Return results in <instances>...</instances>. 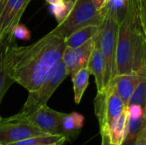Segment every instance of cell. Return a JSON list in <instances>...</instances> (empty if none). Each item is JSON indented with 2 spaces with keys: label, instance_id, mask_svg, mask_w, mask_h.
Segmentation results:
<instances>
[{
  "label": "cell",
  "instance_id": "10",
  "mask_svg": "<svg viewBox=\"0 0 146 145\" xmlns=\"http://www.w3.org/2000/svg\"><path fill=\"white\" fill-rule=\"evenodd\" d=\"M31 0H7L0 13V36L11 32L19 23L22 14Z\"/></svg>",
  "mask_w": 146,
  "mask_h": 145
},
{
  "label": "cell",
  "instance_id": "12",
  "mask_svg": "<svg viewBox=\"0 0 146 145\" xmlns=\"http://www.w3.org/2000/svg\"><path fill=\"white\" fill-rule=\"evenodd\" d=\"M87 68L91 74H92L95 78L98 92L103 91L106 87V62L101 50L97 45H95V48L91 55Z\"/></svg>",
  "mask_w": 146,
  "mask_h": 145
},
{
  "label": "cell",
  "instance_id": "8",
  "mask_svg": "<svg viewBox=\"0 0 146 145\" xmlns=\"http://www.w3.org/2000/svg\"><path fill=\"white\" fill-rule=\"evenodd\" d=\"M96 36L80 47H67L65 49L62 56V62L65 64L69 76H72L74 73L82 68H87L91 55L96 45Z\"/></svg>",
  "mask_w": 146,
  "mask_h": 145
},
{
  "label": "cell",
  "instance_id": "16",
  "mask_svg": "<svg viewBox=\"0 0 146 145\" xmlns=\"http://www.w3.org/2000/svg\"><path fill=\"white\" fill-rule=\"evenodd\" d=\"M127 108L122 113V115L112 124L110 128L107 132H101L105 133L110 144L113 145H122L124 140L127 136Z\"/></svg>",
  "mask_w": 146,
  "mask_h": 145
},
{
  "label": "cell",
  "instance_id": "24",
  "mask_svg": "<svg viewBox=\"0 0 146 145\" xmlns=\"http://www.w3.org/2000/svg\"><path fill=\"white\" fill-rule=\"evenodd\" d=\"M133 145H146V117Z\"/></svg>",
  "mask_w": 146,
  "mask_h": 145
},
{
  "label": "cell",
  "instance_id": "9",
  "mask_svg": "<svg viewBox=\"0 0 146 145\" xmlns=\"http://www.w3.org/2000/svg\"><path fill=\"white\" fill-rule=\"evenodd\" d=\"M63 113L56 111L44 105L26 118L43 132L59 135V125Z\"/></svg>",
  "mask_w": 146,
  "mask_h": 145
},
{
  "label": "cell",
  "instance_id": "19",
  "mask_svg": "<svg viewBox=\"0 0 146 145\" xmlns=\"http://www.w3.org/2000/svg\"><path fill=\"white\" fill-rule=\"evenodd\" d=\"M75 3V0H65L50 4V11L54 15L58 24L62 23L70 14Z\"/></svg>",
  "mask_w": 146,
  "mask_h": 145
},
{
  "label": "cell",
  "instance_id": "23",
  "mask_svg": "<svg viewBox=\"0 0 146 145\" xmlns=\"http://www.w3.org/2000/svg\"><path fill=\"white\" fill-rule=\"evenodd\" d=\"M139 12L142 27L146 33V0H139Z\"/></svg>",
  "mask_w": 146,
  "mask_h": 145
},
{
  "label": "cell",
  "instance_id": "27",
  "mask_svg": "<svg viewBox=\"0 0 146 145\" xmlns=\"http://www.w3.org/2000/svg\"><path fill=\"white\" fill-rule=\"evenodd\" d=\"M65 141H66V138H63V139H62V140H60V141H58V142H56V143H55V144H52L49 145H62L64 144Z\"/></svg>",
  "mask_w": 146,
  "mask_h": 145
},
{
  "label": "cell",
  "instance_id": "17",
  "mask_svg": "<svg viewBox=\"0 0 146 145\" xmlns=\"http://www.w3.org/2000/svg\"><path fill=\"white\" fill-rule=\"evenodd\" d=\"M91 75L90 71L87 68H82L74 73L71 78L74 85V102L76 104H79L81 101V98L89 85V77Z\"/></svg>",
  "mask_w": 146,
  "mask_h": 145
},
{
  "label": "cell",
  "instance_id": "6",
  "mask_svg": "<svg viewBox=\"0 0 146 145\" xmlns=\"http://www.w3.org/2000/svg\"><path fill=\"white\" fill-rule=\"evenodd\" d=\"M68 76H69L68 70L63 62H62L53 75L38 90L29 92L28 97L18 115L21 117H27L39 108L47 105V102L52 94Z\"/></svg>",
  "mask_w": 146,
  "mask_h": 145
},
{
  "label": "cell",
  "instance_id": "3",
  "mask_svg": "<svg viewBox=\"0 0 146 145\" xmlns=\"http://www.w3.org/2000/svg\"><path fill=\"white\" fill-rule=\"evenodd\" d=\"M105 10H98L92 0H75L74 6L68 16L56 26L50 33L66 38L75 31L89 26L100 25Z\"/></svg>",
  "mask_w": 146,
  "mask_h": 145
},
{
  "label": "cell",
  "instance_id": "2",
  "mask_svg": "<svg viewBox=\"0 0 146 145\" xmlns=\"http://www.w3.org/2000/svg\"><path fill=\"white\" fill-rule=\"evenodd\" d=\"M145 37L139 17V0H129L126 15L119 25L116 75L133 73L136 56Z\"/></svg>",
  "mask_w": 146,
  "mask_h": 145
},
{
  "label": "cell",
  "instance_id": "15",
  "mask_svg": "<svg viewBox=\"0 0 146 145\" xmlns=\"http://www.w3.org/2000/svg\"><path fill=\"white\" fill-rule=\"evenodd\" d=\"M99 26L100 25H89L75 31L64 38L66 46L68 48H77L85 44L98 33Z\"/></svg>",
  "mask_w": 146,
  "mask_h": 145
},
{
  "label": "cell",
  "instance_id": "18",
  "mask_svg": "<svg viewBox=\"0 0 146 145\" xmlns=\"http://www.w3.org/2000/svg\"><path fill=\"white\" fill-rule=\"evenodd\" d=\"M129 0H107L104 9L111 14L121 23L127 13Z\"/></svg>",
  "mask_w": 146,
  "mask_h": 145
},
{
  "label": "cell",
  "instance_id": "5",
  "mask_svg": "<svg viewBox=\"0 0 146 145\" xmlns=\"http://www.w3.org/2000/svg\"><path fill=\"white\" fill-rule=\"evenodd\" d=\"M127 109V106L110 85L98 92L94 99V110L100 132H107L112 124Z\"/></svg>",
  "mask_w": 146,
  "mask_h": 145
},
{
  "label": "cell",
  "instance_id": "20",
  "mask_svg": "<svg viewBox=\"0 0 146 145\" xmlns=\"http://www.w3.org/2000/svg\"><path fill=\"white\" fill-rule=\"evenodd\" d=\"M65 138L62 135H50V134H43L39 136L32 137L16 143L9 144L8 145H49L55 144L62 139Z\"/></svg>",
  "mask_w": 146,
  "mask_h": 145
},
{
  "label": "cell",
  "instance_id": "28",
  "mask_svg": "<svg viewBox=\"0 0 146 145\" xmlns=\"http://www.w3.org/2000/svg\"><path fill=\"white\" fill-rule=\"evenodd\" d=\"M48 3L50 4H52V3H58V2H62V1H65V0H45Z\"/></svg>",
  "mask_w": 146,
  "mask_h": 145
},
{
  "label": "cell",
  "instance_id": "14",
  "mask_svg": "<svg viewBox=\"0 0 146 145\" xmlns=\"http://www.w3.org/2000/svg\"><path fill=\"white\" fill-rule=\"evenodd\" d=\"M12 35V32H9L3 36H0V106L5 93L10 85L14 83V80L10 79L7 73L6 68L7 50Z\"/></svg>",
  "mask_w": 146,
  "mask_h": 145
},
{
  "label": "cell",
  "instance_id": "7",
  "mask_svg": "<svg viewBox=\"0 0 146 145\" xmlns=\"http://www.w3.org/2000/svg\"><path fill=\"white\" fill-rule=\"evenodd\" d=\"M43 134L46 133L18 114L0 119V145H8Z\"/></svg>",
  "mask_w": 146,
  "mask_h": 145
},
{
  "label": "cell",
  "instance_id": "22",
  "mask_svg": "<svg viewBox=\"0 0 146 145\" xmlns=\"http://www.w3.org/2000/svg\"><path fill=\"white\" fill-rule=\"evenodd\" d=\"M11 32L15 38L22 40H29L31 38V32L28 28L22 24H16L11 29Z\"/></svg>",
  "mask_w": 146,
  "mask_h": 145
},
{
  "label": "cell",
  "instance_id": "11",
  "mask_svg": "<svg viewBox=\"0 0 146 145\" xmlns=\"http://www.w3.org/2000/svg\"><path fill=\"white\" fill-rule=\"evenodd\" d=\"M142 79L143 77L137 73L117 74L110 79L108 85H110L113 87L125 105L127 107L133 94Z\"/></svg>",
  "mask_w": 146,
  "mask_h": 145
},
{
  "label": "cell",
  "instance_id": "4",
  "mask_svg": "<svg viewBox=\"0 0 146 145\" xmlns=\"http://www.w3.org/2000/svg\"><path fill=\"white\" fill-rule=\"evenodd\" d=\"M118 21L105 11V15L96 36V45L101 50L106 62V86L116 75V50L119 33Z\"/></svg>",
  "mask_w": 146,
  "mask_h": 145
},
{
  "label": "cell",
  "instance_id": "1",
  "mask_svg": "<svg viewBox=\"0 0 146 145\" xmlns=\"http://www.w3.org/2000/svg\"><path fill=\"white\" fill-rule=\"evenodd\" d=\"M66 48L63 38L50 32L27 46H18L12 35L7 50V73L14 82L34 91L56 72Z\"/></svg>",
  "mask_w": 146,
  "mask_h": 145
},
{
  "label": "cell",
  "instance_id": "13",
  "mask_svg": "<svg viewBox=\"0 0 146 145\" xmlns=\"http://www.w3.org/2000/svg\"><path fill=\"white\" fill-rule=\"evenodd\" d=\"M84 122L85 117L77 112L71 114L63 113L59 125V135L63 136L66 141H72L79 135Z\"/></svg>",
  "mask_w": 146,
  "mask_h": 145
},
{
  "label": "cell",
  "instance_id": "25",
  "mask_svg": "<svg viewBox=\"0 0 146 145\" xmlns=\"http://www.w3.org/2000/svg\"><path fill=\"white\" fill-rule=\"evenodd\" d=\"M92 1L93 3L95 4L96 8H97L98 10H101V9L104 8V6L105 5L107 0H92Z\"/></svg>",
  "mask_w": 146,
  "mask_h": 145
},
{
  "label": "cell",
  "instance_id": "26",
  "mask_svg": "<svg viewBox=\"0 0 146 145\" xmlns=\"http://www.w3.org/2000/svg\"><path fill=\"white\" fill-rule=\"evenodd\" d=\"M102 136V145H113L112 144H110L108 136L105 133H101Z\"/></svg>",
  "mask_w": 146,
  "mask_h": 145
},
{
  "label": "cell",
  "instance_id": "21",
  "mask_svg": "<svg viewBox=\"0 0 146 145\" xmlns=\"http://www.w3.org/2000/svg\"><path fill=\"white\" fill-rule=\"evenodd\" d=\"M130 105H138L141 107L146 114V77H143L137 86L127 106Z\"/></svg>",
  "mask_w": 146,
  "mask_h": 145
}]
</instances>
